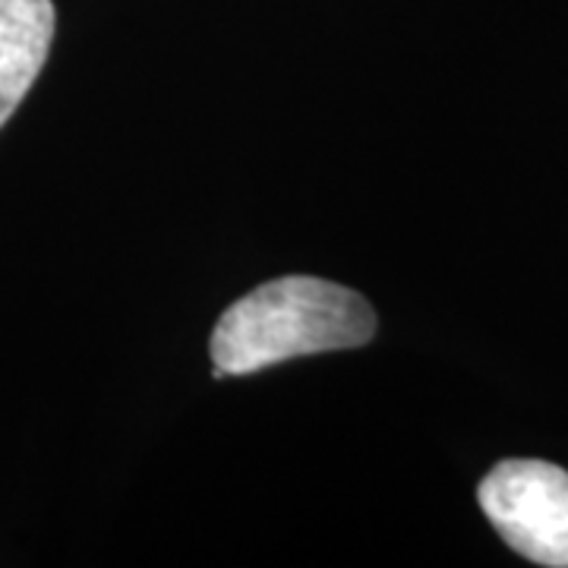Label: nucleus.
Segmentation results:
<instances>
[{"mask_svg": "<svg viewBox=\"0 0 568 568\" xmlns=\"http://www.w3.org/2000/svg\"><path fill=\"white\" fill-rule=\"evenodd\" d=\"M477 503L518 556L568 568V470L537 458L499 462L480 480Z\"/></svg>", "mask_w": 568, "mask_h": 568, "instance_id": "2", "label": "nucleus"}, {"mask_svg": "<svg viewBox=\"0 0 568 568\" xmlns=\"http://www.w3.org/2000/svg\"><path fill=\"white\" fill-rule=\"evenodd\" d=\"M54 39L51 0H0V126L20 108Z\"/></svg>", "mask_w": 568, "mask_h": 568, "instance_id": "3", "label": "nucleus"}, {"mask_svg": "<svg viewBox=\"0 0 568 568\" xmlns=\"http://www.w3.org/2000/svg\"><path fill=\"white\" fill-rule=\"evenodd\" d=\"M376 335L364 294L313 275L260 284L222 313L212 332V376H244L291 357L361 347Z\"/></svg>", "mask_w": 568, "mask_h": 568, "instance_id": "1", "label": "nucleus"}]
</instances>
